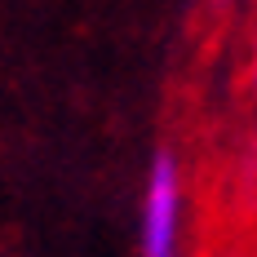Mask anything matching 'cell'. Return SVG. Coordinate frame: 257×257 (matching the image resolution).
<instances>
[{
    "label": "cell",
    "instance_id": "6da1fadb",
    "mask_svg": "<svg viewBox=\"0 0 257 257\" xmlns=\"http://www.w3.org/2000/svg\"><path fill=\"white\" fill-rule=\"evenodd\" d=\"M182 231V173L173 151H155L147 173V204H142V257H178Z\"/></svg>",
    "mask_w": 257,
    "mask_h": 257
},
{
    "label": "cell",
    "instance_id": "7a4b0ae2",
    "mask_svg": "<svg viewBox=\"0 0 257 257\" xmlns=\"http://www.w3.org/2000/svg\"><path fill=\"white\" fill-rule=\"evenodd\" d=\"M213 5H226V0H213Z\"/></svg>",
    "mask_w": 257,
    "mask_h": 257
}]
</instances>
